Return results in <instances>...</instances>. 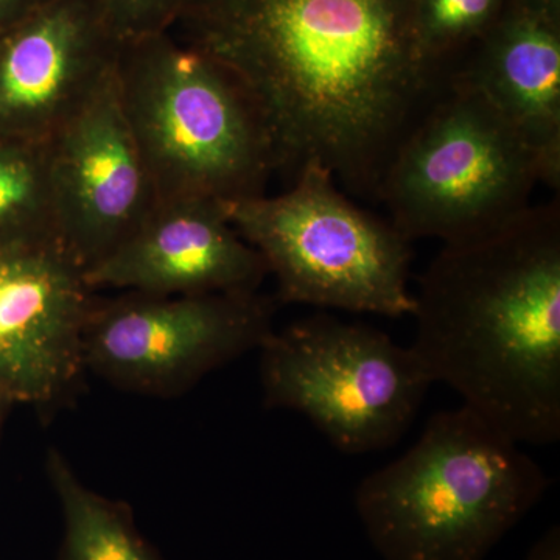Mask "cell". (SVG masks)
<instances>
[{
    "label": "cell",
    "instance_id": "cell-14",
    "mask_svg": "<svg viewBox=\"0 0 560 560\" xmlns=\"http://www.w3.org/2000/svg\"><path fill=\"white\" fill-rule=\"evenodd\" d=\"M46 464L65 528L60 560H162L136 528L127 504L88 488L55 448Z\"/></svg>",
    "mask_w": 560,
    "mask_h": 560
},
{
    "label": "cell",
    "instance_id": "cell-2",
    "mask_svg": "<svg viewBox=\"0 0 560 560\" xmlns=\"http://www.w3.org/2000/svg\"><path fill=\"white\" fill-rule=\"evenodd\" d=\"M412 296L410 348L433 385L518 444L559 440V198L445 243Z\"/></svg>",
    "mask_w": 560,
    "mask_h": 560
},
{
    "label": "cell",
    "instance_id": "cell-9",
    "mask_svg": "<svg viewBox=\"0 0 560 560\" xmlns=\"http://www.w3.org/2000/svg\"><path fill=\"white\" fill-rule=\"evenodd\" d=\"M46 147L58 241L90 270L130 238L158 205L121 109L116 66Z\"/></svg>",
    "mask_w": 560,
    "mask_h": 560
},
{
    "label": "cell",
    "instance_id": "cell-18",
    "mask_svg": "<svg viewBox=\"0 0 560 560\" xmlns=\"http://www.w3.org/2000/svg\"><path fill=\"white\" fill-rule=\"evenodd\" d=\"M43 0H0V39Z\"/></svg>",
    "mask_w": 560,
    "mask_h": 560
},
{
    "label": "cell",
    "instance_id": "cell-13",
    "mask_svg": "<svg viewBox=\"0 0 560 560\" xmlns=\"http://www.w3.org/2000/svg\"><path fill=\"white\" fill-rule=\"evenodd\" d=\"M453 72L485 95L536 151L541 183L560 186L559 20L515 0Z\"/></svg>",
    "mask_w": 560,
    "mask_h": 560
},
{
    "label": "cell",
    "instance_id": "cell-11",
    "mask_svg": "<svg viewBox=\"0 0 560 560\" xmlns=\"http://www.w3.org/2000/svg\"><path fill=\"white\" fill-rule=\"evenodd\" d=\"M120 44L95 0H43L0 39V139L46 143L108 79Z\"/></svg>",
    "mask_w": 560,
    "mask_h": 560
},
{
    "label": "cell",
    "instance_id": "cell-1",
    "mask_svg": "<svg viewBox=\"0 0 560 560\" xmlns=\"http://www.w3.org/2000/svg\"><path fill=\"white\" fill-rule=\"evenodd\" d=\"M189 47L241 84L276 173L316 165L377 198L390 160L442 86L416 0H187Z\"/></svg>",
    "mask_w": 560,
    "mask_h": 560
},
{
    "label": "cell",
    "instance_id": "cell-10",
    "mask_svg": "<svg viewBox=\"0 0 560 560\" xmlns=\"http://www.w3.org/2000/svg\"><path fill=\"white\" fill-rule=\"evenodd\" d=\"M60 243L0 249V401L54 410L80 386L95 298Z\"/></svg>",
    "mask_w": 560,
    "mask_h": 560
},
{
    "label": "cell",
    "instance_id": "cell-15",
    "mask_svg": "<svg viewBox=\"0 0 560 560\" xmlns=\"http://www.w3.org/2000/svg\"><path fill=\"white\" fill-rule=\"evenodd\" d=\"M46 243H60L46 143L0 139V249Z\"/></svg>",
    "mask_w": 560,
    "mask_h": 560
},
{
    "label": "cell",
    "instance_id": "cell-20",
    "mask_svg": "<svg viewBox=\"0 0 560 560\" xmlns=\"http://www.w3.org/2000/svg\"><path fill=\"white\" fill-rule=\"evenodd\" d=\"M10 410V407H7L5 404L0 401V429H2L3 418H5L7 411Z\"/></svg>",
    "mask_w": 560,
    "mask_h": 560
},
{
    "label": "cell",
    "instance_id": "cell-17",
    "mask_svg": "<svg viewBox=\"0 0 560 560\" xmlns=\"http://www.w3.org/2000/svg\"><path fill=\"white\" fill-rule=\"evenodd\" d=\"M187 0H95L106 28L119 44L162 33Z\"/></svg>",
    "mask_w": 560,
    "mask_h": 560
},
{
    "label": "cell",
    "instance_id": "cell-16",
    "mask_svg": "<svg viewBox=\"0 0 560 560\" xmlns=\"http://www.w3.org/2000/svg\"><path fill=\"white\" fill-rule=\"evenodd\" d=\"M500 14L501 0H416V32L423 60L448 79V55L471 39L480 40Z\"/></svg>",
    "mask_w": 560,
    "mask_h": 560
},
{
    "label": "cell",
    "instance_id": "cell-7",
    "mask_svg": "<svg viewBox=\"0 0 560 560\" xmlns=\"http://www.w3.org/2000/svg\"><path fill=\"white\" fill-rule=\"evenodd\" d=\"M260 350L267 407L301 412L349 455L396 444L433 385L411 348L327 313L272 331Z\"/></svg>",
    "mask_w": 560,
    "mask_h": 560
},
{
    "label": "cell",
    "instance_id": "cell-12",
    "mask_svg": "<svg viewBox=\"0 0 560 560\" xmlns=\"http://www.w3.org/2000/svg\"><path fill=\"white\" fill-rule=\"evenodd\" d=\"M267 275L223 205L189 200L158 202L130 238L84 271V280L92 291L187 296L259 291Z\"/></svg>",
    "mask_w": 560,
    "mask_h": 560
},
{
    "label": "cell",
    "instance_id": "cell-5",
    "mask_svg": "<svg viewBox=\"0 0 560 560\" xmlns=\"http://www.w3.org/2000/svg\"><path fill=\"white\" fill-rule=\"evenodd\" d=\"M539 183L536 151L452 72L390 160L377 198L405 238L445 245L514 219Z\"/></svg>",
    "mask_w": 560,
    "mask_h": 560
},
{
    "label": "cell",
    "instance_id": "cell-8",
    "mask_svg": "<svg viewBox=\"0 0 560 560\" xmlns=\"http://www.w3.org/2000/svg\"><path fill=\"white\" fill-rule=\"evenodd\" d=\"M278 301L259 291L94 301L83 335L84 366L117 388L175 396L210 371L260 349Z\"/></svg>",
    "mask_w": 560,
    "mask_h": 560
},
{
    "label": "cell",
    "instance_id": "cell-4",
    "mask_svg": "<svg viewBox=\"0 0 560 560\" xmlns=\"http://www.w3.org/2000/svg\"><path fill=\"white\" fill-rule=\"evenodd\" d=\"M117 91L158 202L223 206L267 194L270 140L219 62L162 33L119 46Z\"/></svg>",
    "mask_w": 560,
    "mask_h": 560
},
{
    "label": "cell",
    "instance_id": "cell-19",
    "mask_svg": "<svg viewBox=\"0 0 560 560\" xmlns=\"http://www.w3.org/2000/svg\"><path fill=\"white\" fill-rule=\"evenodd\" d=\"M525 560H560L559 526H551V528L530 547Z\"/></svg>",
    "mask_w": 560,
    "mask_h": 560
},
{
    "label": "cell",
    "instance_id": "cell-3",
    "mask_svg": "<svg viewBox=\"0 0 560 560\" xmlns=\"http://www.w3.org/2000/svg\"><path fill=\"white\" fill-rule=\"evenodd\" d=\"M518 442L466 405L436 412L419 441L355 490L383 560H485L545 495Z\"/></svg>",
    "mask_w": 560,
    "mask_h": 560
},
{
    "label": "cell",
    "instance_id": "cell-6",
    "mask_svg": "<svg viewBox=\"0 0 560 560\" xmlns=\"http://www.w3.org/2000/svg\"><path fill=\"white\" fill-rule=\"evenodd\" d=\"M278 282V301L411 315V242L359 208L324 168L305 167L282 194L224 206Z\"/></svg>",
    "mask_w": 560,
    "mask_h": 560
}]
</instances>
